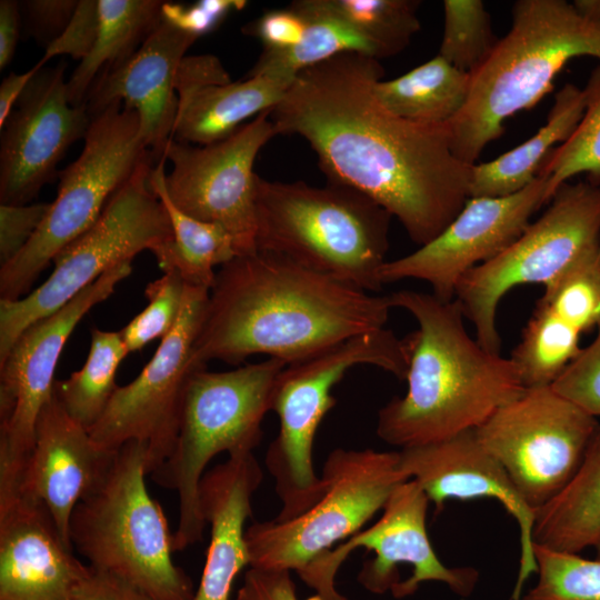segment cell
Here are the masks:
<instances>
[{"mask_svg": "<svg viewBox=\"0 0 600 600\" xmlns=\"http://www.w3.org/2000/svg\"><path fill=\"white\" fill-rule=\"evenodd\" d=\"M234 600H298L294 582L288 570L251 568Z\"/></svg>", "mask_w": 600, "mask_h": 600, "instance_id": "46", "label": "cell"}, {"mask_svg": "<svg viewBox=\"0 0 600 600\" xmlns=\"http://www.w3.org/2000/svg\"><path fill=\"white\" fill-rule=\"evenodd\" d=\"M593 548L596 549L597 558H600V538Z\"/></svg>", "mask_w": 600, "mask_h": 600, "instance_id": "50", "label": "cell"}, {"mask_svg": "<svg viewBox=\"0 0 600 600\" xmlns=\"http://www.w3.org/2000/svg\"><path fill=\"white\" fill-rule=\"evenodd\" d=\"M184 289L186 283L176 270L164 271L147 284L148 306L119 331L129 353L156 339L162 340L172 331L180 316Z\"/></svg>", "mask_w": 600, "mask_h": 600, "instance_id": "38", "label": "cell"}, {"mask_svg": "<svg viewBox=\"0 0 600 600\" xmlns=\"http://www.w3.org/2000/svg\"><path fill=\"white\" fill-rule=\"evenodd\" d=\"M39 501L0 497V600H74L88 574Z\"/></svg>", "mask_w": 600, "mask_h": 600, "instance_id": "24", "label": "cell"}, {"mask_svg": "<svg viewBox=\"0 0 600 600\" xmlns=\"http://www.w3.org/2000/svg\"><path fill=\"white\" fill-rule=\"evenodd\" d=\"M147 474L146 446L120 447L102 481L72 511V549L157 600H192V580L172 560L173 533L147 489Z\"/></svg>", "mask_w": 600, "mask_h": 600, "instance_id": "7", "label": "cell"}, {"mask_svg": "<svg viewBox=\"0 0 600 600\" xmlns=\"http://www.w3.org/2000/svg\"><path fill=\"white\" fill-rule=\"evenodd\" d=\"M373 48L378 60L398 54L420 30L418 0H327Z\"/></svg>", "mask_w": 600, "mask_h": 600, "instance_id": "34", "label": "cell"}, {"mask_svg": "<svg viewBox=\"0 0 600 600\" xmlns=\"http://www.w3.org/2000/svg\"><path fill=\"white\" fill-rule=\"evenodd\" d=\"M246 3L243 0H200L190 4L164 1L161 17L199 38L214 30L232 11L243 9Z\"/></svg>", "mask_w": 600, "mask_h": 600, "instance_id": "42", "label": "cell"}, {"mask_svg": "<svg viewBox=\"0 0 600 600\" xmlns=\"http://www.w3.org/2000/svg\"><path fill=\"white\" fill-rule=\"evenodd\" d=\"M153 159L142 162L99 219L53 259L49 278L18 300H0V361L33 322L66 306L111 268L172 239L168 212L150 184Z\"/></svg>", "mask_w": 600, "mask_h": 600, "instance_id": "10", "label": "cell"}, {"mask_svg": "<svg viewBox=\"0 0 600 600\" xmlns=\"http://www.w3.org/2000/svg\"><path fill=\"white\" fill-rule=\"evenodd\" d=\"M511 359L524 388L551 386L600 321V243L546 284Z\"/></svg>", "mask_w": 600, "mask_h": 600, "instance_id": "22", "label": "cell"}, {"mask_svg": "<svg viewBox=\"0 0 600 600\" xmlns=\"http://www.w3.org/2000/svg\"><path fill=\"white\" fill-rule=\"evenodd\" d=\"M166 158L152 168L150 184L166 208L171 228V241L153 256L161 270H176L184 283L211 289L217 266L237 257L231 236L220 226L198 220L174 206L166 188Z\"/></svg>", "mask_w": 600, "mask_h": 600, "instance_id": "29", "label": "cell"}, {"mask_svg": "<svg viewBox=\"0 0 600 600\" xmlns=\"http://www.w3.org/2000/svg\"><path fill=\"white\" fill-rule=\"evenodd\" d=\"M20 4L13 0L0 1V69L12 60L20 27Z\"/></svg>", "mask_w": 600, "mask_h": 600, "instance_id": "47", "label": "cell"}, {"mask_svg": "<svg viewBox=\"0 0 600 600\" xmlns=\"http://www.w3.org/2000/svg\"><path fill=\"white\" fill-rule=\"evenodd\" d=\"M393 309L378 296L257 250L216 273L192 363L239 364L253 354L292 363L351 337L382 329Z\"/></svg>", "mask_w": 600, "mask_h": 600, "instance_id": "2", "label": "cell"}, {"mask_svg": "<svg viewBox=\"0 0 600 600\" xmlns=\"http://www.w3.org/2000/svg\"><path fill=\"white\" fill-rule=\"evenodd\" d=\"M164 1L98 0L99 32L90 54L67 80L72 104H82L99 74L128 59L161 21Z\"/></svg>", "mask_w": 600, "mask_h": 600, "instance_id": "31", "label": "cell"}, {"mask_svg": "<svg viewBox=\"0 0 600 600\" xmlns=\"http://www.w3.org/2000/svg\"><path fill=\"white\" fill-rule=\"evenodd\" d=\"M600 60V19L564 0H519L508 33L471 76L467 102L449 122L451 149L474 164L507 119L534 107L576 58Z\"/></svg>", "mask_w": 600, "mask_h": 600, "instance_id": "4", "label": "cell"}, {"mask_svg": "<svg viewBox=\"0 0 600 600\" xmlns=\"http://www.w3.org/2000/svg\"><path fill=\"white\" fill-rule=\"evenodd\" d=\"M257 250L284 256L367 292L383 288L393 218L347 186L269 181L256 187Z\"/></svg>", "mask_w": 600, "mask_h": 600, "instance_id": "5", "label": "cell"}, {"mask_svg": "<svg viewBox=\"0 0 600 600\" xmlns=\"http://www.w3.org/2000/svg\"><path fill=\"white\" fill-rule=\"evenodd\" d=\"M549 202V177L541 171L513 194L469 198L433 240L387 261L380 280L383 286L404 279L420 280L430 286L437 298L452 301L462 277L512 244L530 224L532 216Z\"/></svg>", "mask_w": 600, "mask_h": 600, "instance_id": "18", "label": "cell"}, {"mask_svg": "<svg viewBox=\"0 0 600 600\" xmlns=\"http://www.w3.org/2000/svg\"><path fill=\"white\" fill-rule=\"evenodd\" d=\"M418 330L407 336V392L378 412L377 436L400 449L476 430L523 391L511 358L486 350L464 326L456 300L403 289L390 293Z\"/></svg>", "mask_w": 600, "mask_h": 600, "instance_id": "3", "label": "cell"}, {"mask_svg": "<svg viewBox=\"0 0 600 600\" xmlns=\"http://www.w3.org/2000/svg\"><path fill=\"white\" fill-rule=\"evenodd\" d=\"M64 69L63 63L41 68L1 128V204L31 203L67 150L88 132L91 117L86 103H71Z\"/></svg>", "mask_w": 600, "mask_h": 600, "instance_id": "19", "label": "cell"}, {"mask_svg": "<svg viewBox=\"0 0 600 600\" xmlns=\"http://www.w3.org/2000/svg\"><path fill=\"white\" fill-rule=\"evenodd\" d=\"M43 68L39 61L34 67L23 73H10L0 86V128H2L17 104L21 94L36 73Z\"/></svg>", "mask_w": 600, "mask_h": 600, "instance_id": "48", "label": "cell"}, {"mask_svg": "<svg viewBox=\"0 0 600 600\" xmlns=\"http://www.w3.org/2000/svg\"><path fill=\"white\" fill-rule=\"evenodd\" d=\"M359 364L380 368L404 380L408 371L406 339H399L384 327L289 363L280 372L271 398L279 432L266 456V467L274 478L282 502L274 519L298 516L319 498L321 480L312 464L314 437L321 420L336 404L332 388Z\"/></svg>", "mask_w": 600, "mask_h": 600, "instance_id": "8", "label": "cell"}, {"mask_svg": "<svg viewBox=\"0 0 600 600\" xmlns=\"http://www.w3.org/2000/svg\"><path fill=\"white\" fill-rule=\"evenodd\" d=\"M117 451L97 443L52 393L39 414L19 492L47 508L62 541L71 549L72 511L102 481Z\"/></svg>", "mask_w": 600, "mask_h": 600, "instance_id": "23", "label": "cell"}, {"mask_svg": "<svg viewBox=\"0 0 600 600\" xmlns=\"http://www.w3.org/2000/svg\"><path fill=\"white\" fill-rule=\"evenodd\" d=\"M592 342L558 376L551 387L582 410L600 418V321Z\"/></svg>", "mask_w": 600, "mask_h": 600, "instance_id": "39", "label": "cell"}, {"mask_svg": "<svg viewBox=\"0 0 600 600\" xmlns=\"http://www.w3.org/2000/svg\"><path fill=\"white\" fill-rule=\"evenodd\" d=\"M538 581L519 600H600V558L533 543Z\"/></svg>", "mask_w": 600, "mask_h": 600, "instance_id": "37", "label": "cell"}, {"mask_svg": "<svg viewBox=\"0 0 600 600\" xmlns=\"http://www.w3.org/2000/svg\"><path fill=\"white\" fill-rule=\"evenodd\" d=\"M78 3L79 0L24 1L29 31L48 47L67 28Z\"/></svg>", "mask_w": 600, "mask_h": 600, "instance_id": "44", "label": "cell"}, {"mask_svg": "<svg viewBox=\"0 0 600 600\" xmlns=\"http://www.w3.org/2000/svg\"><path fill=\"white\" fill-rule=\"evenodd\" d=\"M549 203L512 244L466 273L457 287L454 300L490 352L501 350L497 314L508 292L522 284L544 287L600 243V186L563 183Z\"/></svg>", "mask_w": 600, "mask_h": 600, "instance_id": "12", "label": "cell"}, {"mask_svg": "<svg viewBox=\"0 0 600 600\" xmlns=\"http://www.w3.org/2000/svg\"><path fill=\"white\" fill-rule=\"evenodd\" d=\"M287 364L268 358L230 371L200 368L189 377L173 449L151 473L156 483L179 496L174 551L202 539L207 523L200 511L199 484L208 463L222 452L229 457L252 452L260 443L276 381Z\"/></svg>", "mask_w": 600, "mask_h": 600, "instance_id": "6", "label": "cell"}, {"mask_svg": "<svg viewBox=\"0 0 600 600\" xmlns=\"http://www.w3.org/2000/svg\"><path fill=\"white\" fill-rule=\"evenodd\" d=\"M430 500L412 479L390 494L379 520L319 556L298 574L317 596L312 600H346L334 587V577L351 551L366 548L374 558L366 561L359 582L373 593L391 590L393 597L413 594L420 583L442 582L459 597H469L479 580L471 567L450 568L441 562L427 532Z\"/></svg>", "mask_w": 600, "mask_h": 600, "instance_id": "13", "label": "cell"}, {"mask_svg": "<svg viewBox=\"0 0 600 600\" xmlns=\"http://www.w3.org/2000/svg\"><path fill=\"white\" fill-rule=\"evenodd\" d=\"M320 480L319 498L300 514L246 529L249 567L299 573L336 542L359 532L409 478L399 451L339 448L327 457Z\"/></svg>", "mask_w": 600, "mask_h": 600, "instance_id": "11", "label": "cell"}, {"mask_svg": "<svg viewBox=\"0 0 600 600\" xmlns=\"http://www.w3.org/2000/svg\"><path fill=\"white\" fill-rule=\"evenodd\" d=\"M99 32L98 0H79L78 7L62 33L48 47L40 62L44 64L56 56L68 54L82 61L92 51Z\"/></svg>", "mask_w": 600, "mask_h": 600, "instance_id": "41", "label": "cell"}, {"mask_svg": "<svg viewBox=\"0 0 600 600\" xmlns=\"http://www.w3.org/2000/svg\"><path fill=\"white\" fill-rule=\"evenodd\" d=\"M471 76L437 54L407 73L380 80L378 100L393 114L423 124H444L464 107Z\"/></svg>", "mask_w": 600, "mask_h": 600, "instance_id": "30", "label": "cell"}, {"mask_svg": "<svg viewBox=\"0 0 600 600\" xmlns=\"http://www.w3.org/2000/svg\"><path fill=\"white\" fill-rule=\"evenodd\" d=\"M573 4L583 13L600 19V0H576Z\"/></svg>", "mask_w": 600, "mask_h": 600, "instance_id": "49", "label": "cell"}, {"mask_svg": "<svg viewBox=\"0 0 600 600\" xmlns=\"http://www.w3.org/2000/svg\"><path fill=\"white\" fill-rule=\"evenodd\" d=\"M264 111L229 138L206 146L171 139L163 158L172 163L166 174L169 198L184 213L222 227L232 238L237 256L257 251L254 161L278 136Z\"/></svg>", "mask_w": 600, "mask_h": 600, "instance_id": "17", "label": "cell"}, {"mask_svg": "<svg viewBox=\"0 0 600 600\" xmlns=\"http://www.w3.org/2000/svg\"><path fill=\"white\" fill-rule=\"evenodd\" d=\"M583 111V90L566 83L556 93L546 123L533 136L491 161L471 166L469 198L506 197L529 186L551 150L570 137Z\"/></svg>", "mask_w": 600, "mask_h": 600, "instance_id": "27", "label": "cell"}, {"mask_svg": "<svg viewBox=\"0 0 600 600\" xmlns=\"http://www.w3.org/2000/svg\"><path fill=\"white\" fill-rule=\"evenodd\" d=\"M307 29L303 16L290 4L284 9L266 11L248 23L243 33L259 39L263 49L284 50L298 44Z\"/></svg>", "mask_w": 600, "mask_h": 600, "instance_id": "43", "label": "cell"}, {"mask_svg": "<svg viewBox=\"0 0 600 600\" xmlns=\"http://www.w3.org/2000/svg\"><path fill=\"white\" fill-rule=\"evenodd\" d=\"M582 90L581 120L570 137L551 150L540 169L549 177L550 200L561 184L581 173L590 183L600 186V64L591 71Z\"/></svg>", "mask_w": 600, "mask_h": 600, "instance_id": "35", "label": "cell"}, {"mask_svg": "<svg viewBox=\"0 0 600 600\" xmlns=\"http://www.w3.org/2000/svg\"><path fill=\"white\" fill-rule=\"evenodd\" d=\"M598 419L551 386L526 388L498 408L476 434L536 511L574 477Z\"/></svg>", "mask_w": 600, "mask_h": 600, "instance_id": "14", "label": "cell"}, {"mask_svg": "<svg viewBox=\"0 0 600 600\" xmlns=\"http://www.w3.org/2000/svg\"><path fill=\"white\" fill-rule=\"evenodd\" d=\"M153 159L138 113L113 103L91 116L81 153L59 174L56 199L27 247L0 268V300L24 297L39 274L99 219L138 167Z\"/></svg>", "mask_w": 600, "mask_h": 600, "instance_id": "9", "label": "cell"}, {"mask_svg": "<svg viewBox=\"0 0 600 600\" xmlns=\"http://www.w3.org/2000/svg\"><path fill=\"white\" fill-rule=\"evenodd\" d=\"M50 202L0 204V263L12 261L30 242L46 218Z\"/></svg>", "mask_w": 600, "mask_h": 600, "instance_id": "40", "label": "cell"}, {"mask_svg": "<svg viewBox=\"0 0 600 600\" xmlns=\"http://www.w3.org/2000/svg\"><path fill=\"white\" fill-rule=\"evenodd\" d=\"M89 566V564H88ZM74 600H157L129 580L89 566Z\"/></svg>", "mask_w": 600, "mask_h": 600, "instance_id": "45", "label": "cell"}, {"mask_svg": "<svg viewBox=\"0 0 600 600\" xmlns=\"http://www.w3.org/2000/svg\"><path fill=\"white\" fill-rule=\"evenodd\" d=\"M400 464L409 479L441 510L448 500L488 498L498 501L516 520L520 537L519 571L512 600L537 573L533 553L536 510L523 499L501 463L481 444L476 430L399 450Z\"/></svg>", "mask_w": 600, "mask_h": 600, "instance_id": "20", "label": "cell"}, {"mask_svg": "<svg viewBox=\"0 0 600 600\" xmlns=\"http://www.w3.org/2000/svg\"><path fill=\"white\" fill-rule=\"evenodd\" d=\"M262 478L252 452L231 456L203 474L199 506L210 526V543L192 600H229L236 577L249 566L244 523L252 513L251 498Z\"/></svg>", "mask_w": 600, "mask_h": 600, "instance_id": "26", "label": "cell"}, {"mask_svg": "<svg viewBox=\"0 0 600 600\" xmlns=\"http://www.w3.org/2000/svg\"><path fill=\"white\" fill-rule=\"evenodd\" d=\"M128 353L119 332L94 328L82 368L68 379L54 381L53 392L62 407L88 430L99 420L117 390L116 373Z\"/></svg>", "mask_w": 600, "mask_h": 600, "instance_id": "33", "label": "cell"}, {"mask_svg": "<svg viewBox=\"0 0 600 600\" xmlns=\"http://www.w3.org/2000/svg\"><path fill=\"white\" fill-rule=\"evenodd\" d=\"M132 271L131 261L106 271L54 313L28 327L0 361V492L19 488L36 426L53 393L62 349L80 320Z\"/></svg>", "mask_w": 600, "mask_h": 600, "instance_id": "15", "label": "cell"}, {"mask_svg": "<svg viewBox=\"0 0 600 600\" xmlns=\"http://www.w3.org/2000/svg\"><path fill=\"white\" fill-rule=\"evenodd\" d=\"M290 6L306 19L302 40L284 50L263 49L248 76L268 74L292 81L300 71L340 53L359 52L376 58L371 44L337 16L327 0H296Z\"/></svg>", "mask_w": 600, "mask_h": 600, "instance_id": "32", "label": "cell"}, {"mask_svg": "<svg viewBox=\"0 0 600 600\" xmlns=\"http://www.w3.org/2000/svg\"><path fill=\"white\" fill-rule=\"evenodd\" d=\"M380 60L344 52L300 71L270 118L279 134H298L328 182L368 196L421 247L469 199L471 166L451 149L449 123L400 118L378 100Z\"/></svg>", "mask_w": 600, "mask_h": 600, "instance_id": "1", "label": "cell"}, {"mask_svg": "<svg viewBox=\"0 0 600 600\" xmlns=\"http://www.w3.org/2000/svg\"><path fill=\"white\" fill-rule=\"evenodd\" d=\"M533 543L579 553L600 538V423L574 477L536 511Z\"/></svg>", "mask_w": 600, "mask_h": 600, "instance_id": "28", "label": "cell"}, {"mask_svg": "<svg viewBox=\"0 0 600 600\" xmlns=\"http://www.w3.org/2000/svg\"><path fill=\"white\" fill-rule=\"evenodd\" d=\"M291 82L268 74L232 82L217 57L186 56L176 78L179 108L171 139L198 146L224 140L244 121L271 111Z\"/></svg>", "mask_w": 600, "mask_h": 600, "instance_id": "25", "label": "cell"}, {"mask_svg": "<svg viewBox=\"0 0 600 600\" xmlns=\"http://www.w3.org/2000/svg\"><path fill=\"white\" fill-rule=\"evenodd\" d=\"M443 33L439 56L472 73L498 42L489 12L481 0H444Z\"/></svg>", "mask_w": 600, "mask_h": 600, "instance_id": "36", "label": "cell"}, {"mask_svg": "<svg viewBox=\"0 0 600 600\" xmlns=\"http://www.w3.org/2000/svg\"><path fill=\"white\" fill-rule=\"evenodd\" d=\"M197 39L161 18L136 52L94 80L84 100L90 117L117 102L134 110L141 138L154 161H160L179 108L178 69Z\"/></svg>", "mask_w": 600, "mask_h": 600, "instance_id": "21", "label": "cell"}, {"mask_svg": "<svg viewBox=\"0 0 600 600\" xmlns=\"http://www.w3.org/2000/svg\"><path fill=\"white\" fill-rule=\"evenodd\" d=\"M209 291L186 284L172 331L138 377L117 388L99 420L88 430L97 443L110 450L129 441L143 443L150 474L173 449L188 379L201 368L192 363V353Z\"/></svg>", "mask_w": 600, "mask_h": 600, "instance_id": "16", "label": "cell"}]
</instances>
